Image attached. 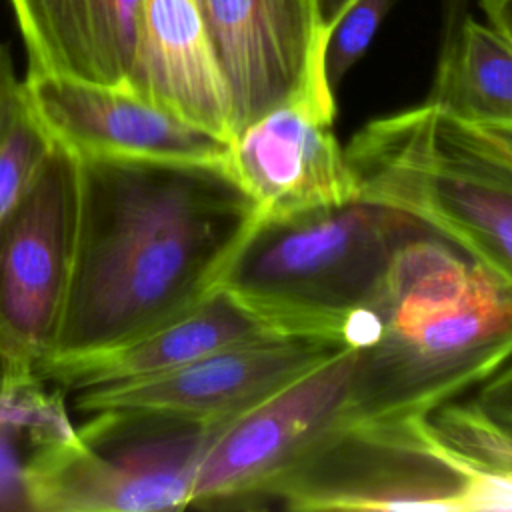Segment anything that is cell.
<instances>
[{
	"mask_svg": "<svg viewBox=\"0 0 512 512\" xmlns=\"http://www.w3.org/2000/svg\"><path fill=\"white\" fill-rule=\"evenodd\" d=\"M80 216L78 156L54 142L28 190L0 216V358L8 386L40 380L68 306Z\"/></svg>",
	"mask_w": 512,
	"mask_h": 512,
	"instance_id": "8992f818",
	"label": "cell"
},
{
	"mask_svg": "<svg viewBox=\"0 0 512 512\" xmlns=\"http://www.w3.org/2000/svg\"><path fill=\"white\" fill-rule=\"evenodd\" d=\"M426 232L412 216L362 198L260 218L220 288L280 334L344 344L346 324L380 290L398 250Z\"/></svg>",
	"mask_w": 512,
	"mask_h": 512,
	"instance_id": "277c9868",
	"label": "cell"
},
{
	"mask_svg": "<svg viewBox=\"0 0 512 512\" xmlns=\"http://www.w3.org/2000/svg\"><path fill=\"white\" fill-rule=\"evenodd\" d=\"M28 72L124 86L134 60L138 0H8Z\"/></svg>",
	"mask_w": 512,
	"mask_h": 512,
	"instance_id": "9a60e30c",
	"label": "cell"
},
{
	"mask_svg": "<svg viewBox=\"0 0 512 512\" xmlns=\"http://www.w3.org/2000/svg\"><path fill=\"white\" fill-rule=\"evenodd\" d=\"M490 26L512 46V0H478Z\"/></svg>",
	"mask_w": 512,
	"mask_h": 512,
	"instance_id": "44dd1931",
	"label": "cell"
},
{
	"mask_svg": "<svg viewBox=\"0 0 512 512\" xmlns=\"http://www.w3.org/2000/svg\"><path fill=\"white\" fill-rule=\"evenodd\" d=\"M466 8V0H444L442 44L426 102L470 124L512 130V46Z\"/></svg>",
	"mask_w": 512,
	"mask_h": 512,
	"instance_id": "2e32d148",
	"label": "cell"
},
{
	"mask_svg": "<svg viewBox=\"0 0 512 512\" xmlns=\"http://www.w3.org/2000/svg\"><path fill=\"white\" fill-rule=\"evenodd\" d=\"M52 146L20 82L0 110V216L28 190Z\"/></svg>",
	"mask_w": 512,
	"mask_h": 512,
	"instance_id": "ac0fdd59",
	"label": "cell"
},
{
	"mask_svg": "<svg viewBox=\"0 0 512 512\" xmlns=\"http://www.w3.org/2000/svg\"><path fill=\"white\" fill-rule=\"evenodd\" d=\"M124 86L208 134L234 138L232 98L200 0H138L134 60Z\"/></svg>",
	"mask_w": 512,
	"mask_h": 512,
	"instance_id": "4fadbf2b",
	"label": "cell"
},
{
	"mask_svg": "<svg viewBox=\"0 0 512 512\" xmlns=\"http://www.w3.org/2000/svg\"><path fill=\"white\" fill-rule=\"evenodd\" d=\"M26 100L48 136L76 156L228 164L230 142L142 100L126 86L26 72Z\"/></svg>",
	"mask_w": 512,
	"mask_h": 512,
	"instance_id": "7c38bea8",
	"label": "cell"
},
{
	"mask_svg": "<svg viewBox=\"0 0 512 512\" xmlns=\"http://www.w3.org/2000/svg\"><path fill=\"white\" fill-rule=\"evenodd\" d=\"M352 376L354 350L344 346L226 420L202 454L190 506H264L286 476L352 422Z\"/></svg>",
	"mask_w": 512,
	"mask_h": 512,
	"instance_id": "52a82bcc",
	"label": "cell"
},
{
	"mask_svg": "<svg viewBox=\"0 0 512 512\" xmlns=\"http://www.w3.org/2000/svg\"><path fill=\"white\" fill-rule=\"evenodd\" d=\"M20 82L22 80L16 78L12 56H10L8 48L0 44V110H2L4 102L18 90Z\"/></svg>",
	"mask_w": 512,
	"mask_h": 512,
	"instance_id": "7402d4cb",
	"label": "cell"
},
{
	"mask_svg": "<svg viewBox=\"0 0 512 512\" xmlns=\"http://www.w3.org/2000/svg\"><path fill=\"white\" fill-rule=\"evenodd\" d=\"M476 404L512 426V362L494 372L476 394Z\"/></svg>",
	"mask_w": 512,
	"mask_h": 512,
	"instance_id": "ffe728a7",
	"label": "cell"
},
{
	"mask_svg": "<svg viewBox=\"0 0 512 512\" xmlns=\"http://www.w3.org/2000/svg\"><path fill=\"white\" fill-rule=\"evenodd\" d=\"M342 340L354 350L352 422L420 416L512 358V290L426 232L398 250Z\"/></svg>",
	"mask_w": 512,
	"mask_h": 512,
	"instance_id": "7a4b0ae2",
	"label": "cell"
},
{
	"mask_svg": "<svg viewBox=\"0 0 512 512\" xmlns=\"http://www.w3.org/2000/svg\"><path fill=\"white\" fill-rule=\"evenodd\" d=\"M356 0H316L318 16L326 30H332L340 16L354 4Z\"/></svg>",
	"mask_w": 512,
	"mask_h": 512,
	"instance_id": "603a6c76",
	"label": "cell"
},
{
	"mask_svg": "<svg viewBox=\"0 0 512 512\" xmlns=\"http://www.w3.org/2000/svg\"><path fill=\"white\" fill-rule=\"evenodd\" d=\"M430 444L464 478V512H512V426L476 400L418 416Z\"/></svg>",
	"mask_w": 512,
	"mask_h": 512,
	"instance_id": "e0dca14e",
	"label": "cell"
},
{
	"mask_svg": "<svg viewBox=\"0 0 512 512\" xmlns=\"http://www.w3.org/2000/svg\"><path fill=\"white\" fill-rule=\"evenodd\" d=\"M78 164L74 274L46 366L118 348L184 316L220 288L260 220L228 164L122 156H78Z\"/></svg>",
	"mask_w": 512,
	"mask_h": 512,
	"instance_id": "6da1fadb",
	"label": "cell"
},
{
	"mask_svg": "<svg viewBox=\"0 0 512 512\" xmlns=\"http://www.w3.org/2000/svg\"><path fill=\"white\" fill-rule=\"evenodd\" d=\"M270 500L302 512H464V478L430 444L418 416L362 420L334 432Z\"/></svg>",
	"mask_w": 512,
	"mask_h": 512,
	"instance_id": "ba28073f",
	"label": "cell"
},
{
	"mask_svg": "<svg viewBox=\"0 0 512 512\" xmlns=\"http://www.w3.org/2000/svg\"><path fill=\"white\" fill-rule=\"evenodd\" d=\"M200 4L230 90L234 136L296 96L336 104L324 64L330 30L318 16L316 0H200Z\"/></svg>",
	"mask_w": 512,
	"mask_h": 512,
	"instance_id": "9c48e42d",
	"label": "cell"
},
{
	"mask_svg": "<svg viewBox=\"0 0 512 512\" xmlns=\"http://www.w3.org/2000/svg\"><path fill=\"white\" fill-rule=\"evenodd\" d=\"M280 334L262 316L226 288H216L184 316L118 348L56 362L42 370V382L66 390L128 382L172 372L230 346L266 340Z\"/></svg>",
	"mask_w": 512,
	"mask_h": 512,
	"instance_id": "5bb4252c",
	"label": "cell"
},
{
	"mask_svg": "<svg viewBox=\"0 0 512 512\" xmlns=\"http://www.w3.org/2000/svg\"><path fill=\"white\" fill-rule=\"evenodd\" d=\"M344 348L320 336H274L204 356L166 374L76 390V408L148 410L226 422Z\"/></svg>",
	"mask_w": 512,
	"mask_h": 512,
	"instance_id": "30bf717a",
	"label": "cell"
},
{
	"mask_svg": "<svg viewBox=\"0 0 512 512\" xmlns=\"http://www.w3.org/2000/svg\"><path fill=\"white\" fill-rule=\"evenodd\" d=\"M394 0H356L334 24L326 44V76L336 92L340 80L364 56Z\"/></svg>",
	"mask_w": 512,
	"mask_h": 512,
	"instance_id": "d6986e66",
	"label": "cell"
},
{
	"mask_svg": "<svg viewBox=\"0 0 512 512\" xmlns=\"http://www.w3.org/2000/svg\"><path fill=\"white\" fill-rule=\"evenodd\" d=\"M344 156L358 198L412 216L512 290V130L422 102L362 126Z\"/></svg>",
	"mask_w": 512,
	"mask_h": 512,
	"instance_id": "3957f363",
	"label": "cell"
},
{
	"mask_svg": "<svg viewBox=\"0 0 512 512\" xmlns=\"http://www.w3.org/2000/svg\"><path fill=\"white\" fill-rule=\"evenodd\" d=\"M224 422L148 410H100L74 428L54 416L18 466L38 512H160L190 506L198 464Z\"/></svg>",
	"mask_w": 512,
	"mask_h": 512,
	"instance_id": "5b68a950",
	"label": "cell"
},
{
	"mask_svg": "<svg viewBox=\"0 0 512 512\" xmlns=\"http://www.w3.org/2000/svg\"><path fill=\"white\" fill-rule=\"evenodd\" d=\"M336 104L296 96L246 124L230 142L228 168L260 218H284L358 198L332 132Z\"/></svg>",
	"mask_w": 512,
	"mask_h": 512,
	"instance_id": "8fae6325",
	"label": "cell"
},
{
	"mask_svg": "<svg viewBox=\"0 0 512 512\" xmlns=\"http://www.w3.org/2000/svg\"><path fill=\"white\" fill-rule=\"evenodd\" d=\"M6 384H8V374H6V366H4V362L0 358V398H2L4 390H6Z\"/></svg>",
	"mask_w": 512,
	"mask_h": 512,
	"instance_id": "cb8c5ba5",
	"label": "cell"
}]
</instances>
